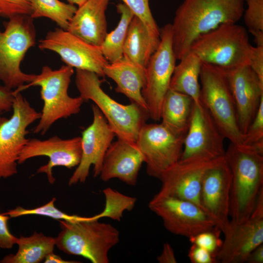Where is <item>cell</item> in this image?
I'll use <instances>...</instances> for the list:
<instances>
[{
	"instance_id": "1",
	"label": "cell",
	"mask_w": 263,
	"mask_h": 263,
	"mask_svg": "<svg viewBox=\"0 0 263 263\" xmlns=\"http://www.w3.org/2000/svg\"><path fill=\"white\" fill-rule=\"evenodd\" d=\"M245 0H184L171 24L173 50L177 59L190 51L198 37L223 24H233L243 16Z\"/></svg>"
},
{
	"instance_id": "2",
	"label": "cell",
	"mask_w": 263,
	"mask_h": 263,
	"mask_svg": "<svg viewBox=\"0 0 263 263\" xmlns=\"http://www.w3.org/2000/svg\"><path fill=\"white\" fill-rule=\"evenodd\" d=\"M224 158L232 175L230 221L241 223L249 218L263 189V152L253 146L230 142Z\"/></svg>"
},
{
	"instance_id": "3",
	"label": "cell",
	"mask_w": 263,
	"mask_h": 263,
	"mask_svg": "<svg viewBox=\"0 0 263 263\" xmlns=\"http://www.w3.org/2000/svg\"><path fill=\"white\" fill-rule=\"evenodd\" d=\"M75 83L84 101L92 100L98 108L118 139L136 143L149 113L136 104L123 105L108 95L101 87L99 76L94 73L76 69Z\"/></svg>"
},
{
	"instance_id": "4",
	"label": "cell",
	"mask_w": 263,
	"mask_h": 263,
	"mask_svg": "<svg viewBox=\"0 0 263 263\" xmlns=\"http://www.w3.org/2000/svg\"><path fill=\"white\" fill-rule=\"evenodd\" d=\"M74 73V68L66 65L56 70L44 66L40 73L35 75L30 82L13 91L14 93H18L32 86L40 88V98L43 106L39 122L33 131L34 133L43 135L58 120L80 112L83 99L80 96L72 97L68 94Z\"/></svg>"
},
{
	"instance_id": "5",
	"label": "cell",
	"mask_w": 263,
	"mask_h": 263,
	"mask_svg": "<svg viewBox=\"0 0 263 263\" xmlns=\"http://www.w3.org/2000/svg\"><path fill=\"white\" fill-rule=\"evenodd\" d=\"M98 220H59L61 230L55 238L56 245L67 254L81 256L93 263H109V252L119 243V232Z\"/></svg>"
},
{
	"instance_id": "6",
	"label": "cell",
	"mask_w": 263,
	"mask_h": 263,
	"mask_svg": "<svg viewBox=\"0 0 263 263\" xmlns=\"http://www.w3.org/2000/svg\"><path fill=\"white\" fill-rule=\"evenodd\" d=\"M8 19L4 30L0 31V81L12 90L30 82L35 75L23 72L20 64L35 45L36 33L30 16L19 15Z\"/></svg>"
},
{
	"instance_id": "7",
	"label": "cell",
	"mask_w": 263,
	"mask_h": 263,
	"mask_svg": "<svg viewBox=\"0 0 263 263\" xmlns=\"http://www.w3.org/2000/svg\"><path fill=\"white\" fill-rule=\"evenodd\" d=\"M251 47L248 31L244 26L223 24L198 37L190 51L203 62L228 70L248 65Z\"/></svg>"
},
{
	"instance_id": "8",
	"label": "cell",
	"mask_w": 263,
	"mask_h": 263,
	"mask_svg": "<svg viewBox=\"0 0 263 263\" xmlns=\"http://www.w3.org/2000/svg\"><path fill=\"white\" fill-rule=\"evenodd\" d=\"M200 100L225 137L235 144H243L244 135L237 120L233 97L224 70L202 62Z\"/></svg>"
},
{
	"instance_id": "9",
	"label": "cell",
	"mask_w": 263,
	"mask_h": 263,
	"mask_svg": "<svg viewBox=\"0 0 263 263\" xmlns=\"http://www.w3.org/2000/svg\"><path fill=\"white\" fill-rule=\"evenodd\" d=\"M13 93L11 116H0V180L17 173L19 155L29 139L27 128L40 117L20 92Z\"/></svg>"
},
{
	"instance_id": "10",
	"label": "cell",
	"mask_w": 263,
	"mask_h": 263,
	"mask_svg": "<svg viewBox=\"0 0 263 263\" xmlns=\"http://www.w3.org/2000/svg\"><path fill=\"white\" fill-rule=\"evenodd\" d=\"M160 33L159 45L146 67V82L142 91L149 116L155 121L161 120L162 104L169 89L177 59L172 48L171 24L165 25Z\"/></svg>"
},
{
	"instance_id": "11",
	"label": "cell",
	"mask_w": 263,
	"mask_h": 263,
	"mask_svg": "<svg viewBox=\"0 0 263 263\" xmlns=\"http://www.w3.org/2000/svg\"><path fill=\"white\" fill-rule=\"evenodd\" d=\"M185 137L174 134L162 123H146L142 126L136 144L144 156L149 176L159 179L164 171L179 160Z\"/></svg>"
},
{
	"instance_id": "12",
	"label": "cell",
	"mask_w": 263,
	"mask_h": 263,
	"mask_svg": "<svg viewBox=\"0 0 263 263\" xmlns=\"http://www.w3.org/2000/svg\"><path fill=\"white\" fill-rule=\"evenodd\" d=\"M225 138L207 110L201 103H194L179 161L206 162L222 157Z\"/></svg>"
},
{
	"instance_id": "13",
	"label": "cell",
	"mask_w": 263,
	"mask_h": 263,
	"mask_svg": "<svg viewBox=\"0 0 263 263\" xmlns=\"http://www.w3.org/2000/svg\"><path fill=\"white\" fill-rule=\"evenodd\" d=\"M40 50L57 54L66 65L104 76L103 69L109 62L101 46L90 44L66 30L56 28L39 41Z\"/></svg>"
},
{
	"instance_id": "14",
	"label": "cell",
	"mask_w": 263,
	"mask_h": 263,
	"mask_svg": "<svg viewBox=\"0 0 263 263\" xmlns=\"http://www.w3.org/2000/svg\"><path fill=\"white\" fill-rule=\"evenodd\" d=\"M148 207L161 218L166 229L175 235L189 239L216 227L201 207L188 201L154 195Z\"/></svg>"
},
{
	"instance_id": "15",
	"label": "cell",
	"mask_w": 263,
	"mask_h": 263,
	"mask_svg": "<svg viewBox=\"0 0 263 263\" xmlns=\"http://www.w3.org/2000/svg\"><path fill=\"white\" fill-rule=\"evenodd\" d=\"M232 175L224 156L205 172L201 187V208L223 233L230 220V194Z\"/></svg>"
},
{
	"instance_id": "16",
	"label": "cell",
	"mask_w": 263,
	"mask_h": 263,
	"mask_svg": "<svg viewBox=\"0 0 263 263\" xmlns=\"http://www.w3.org/2000/svg\"><path fill=\"white\" fill-rule=\"evenodd\" d=\"M93 121L82 132L81 158L78 165L70 178L69 186L84 183L89 176L90 169L94 166V176L99 175L107 150L115 135L107 120L94 104L92 105Z\"/></svg>"
},
{
	"instance_id": "17",
	"label": "cell",
	"mask_w": 263,
	"mask_h": 263,
	"mask_svg": "<svg viewBox=\"0 0 263 263\" xmlns=\"http://www.w3.org/2000/svg\"><path fill=\"white\" fill-rule=\"evenodd\" d=\"M82 155L81 137L63 139L55 135L48 139H29L19 155L18 163L21 164L33 157L46 156L48 162L40 166L38 173H46L50 184L56 180L53 169L57 166L68 169L77 167Z\"/></svg>"
},
{
	"instance_id": "18",
	"label": "cell",
	"mask_w": 263,
	"mask_h": 263,
	"mask_svg": "<svg viewBox=\"0 0 263 263\" xmlns=\"http://www.w3.org/2000/svg\"><path fill=\"white\" fill-rule=\"evenodd\" d=\"M224 70L234 101L238 125L244 135L263 99V84L247 64Z\"/></svg>"
},
{
	"instance_id": "19",
	"label": "cell",
	"mask_w": 263,
	"mask_h": 263,
	"mask_svg": "<svg viewBox=\"0 0 263 263\" xmlns=\"http://www.w3.org/2000/svg\"><path fill=\"white\" fill-rule=\"evenodd\" d=\"M218 159L206 162L179 160L161 175V187L155 195L188 201L201 208L200 193L204 175Z\"/></svg>"
},
{
	"instance_id": "20",
	"label": "cell",
	"mask_w": 263,
	"mask_h": 263,
	"mask_svg": "<svg viewBox=\"0 0 263 263\" xmlns=\"http://www.w3.org/2000/svg\"><path fill=\"white\" fill-rule=\"evenodd\" d=\"M225 238L216 255L218 263H246L250 253L263 244V215L252 213L241 223L230 221Z\"/></svg>"
},
{
	"instance_id": "21",
	"label": "cell",
	"mask_w": 263,
	"mask_h": 263,
	"mask_svg": "<svg viewBox=\"0 0 263 263\" xmlns=\"http://www.w3.org/2000/svg\"><path fill=\"white\" fill-rule=\"evenodd\" d=\"M143 163L144 156L136 143L118 139L107 150L99 175L104 182L117 178L135 186Z\"/></svg>"
},
{
	"instance_id": "22",
	"label": "cell",
	"mask_w": 263,
	"mask_h": 263,
	"mask_svg": "<svg viewBox=\"0 0 263 263\" xmlns=\"http://www.w3.org/2000/svg\"><path fill=\"white\" fill-rule=\"evenodd\" d=\"M108 3L109 0H88L77 8L66 30L101 46L108 33L106 11Z\"/></svg>"
},
{
	"instance_id": "23",
	"label": "cell",
	"mask_w": 263,
	"mask_h": 263,
	"mask_svg": "<svg viewBox=\"0 0 263 263\" xmlns=\"http://www.w3.org/2000/svg\"><path fill=\"white\" fill-rule=\"evenodd\" d=\"M103 72L105 76L115 82L117 93L124 94L132 103L149 113L142 94L146 82V68L123 56L114 62H109L105 66Z\"/></svg>"
},
{
	"instance_id": "24",
	"label": "cell",
	"mask_w": 263,
	"mask_h": 263,
	"mask_svg": "<svg viewBox=\"0 0 263 263\" xmlns=\"http://www.w3.org/2000/svg\"><path fill=\"white\" fill-rule=\"evenodd\" d=\"M194 104L190 96L169 89L162 104L161 123L174 134L186 136Z\"/></svg>"
},
{
	"instance_id": "25",
	"label": "cell",
	"mask_w": 263,
	"mask_h": 263,
	"mask_svg": "<svg viewBox=\"0 0 263 263\" xmlns=\"http://www.w3.org/2000/svg\"><path fill=\"white\" fill-rule=\"evenodd\" d=\"M176 65L171 78L169 89L190 96L196 104H201L199 78L202 61L189 51Z\"/></svg>"
},
{
	"instance_id": "26",
	"label": "cell",
	"mask_w": 263,
	"mask_h": 263,
	"mask_svg": "<svg viewBox=\"0 0 263 263\" xmlns=\"http://www.w3.org/2000/svg\"><path fill=\"white\" fill-rule=\"evenodd\" d=\"M157 48L144 24L134 16L129 26L123 56L146 68L150 57Z\"/></svg>"
},
{
	"instance_id": "27",
	"label": "cell",
	"mask_w": 263,
	"mask_h": 263,
	"mask_svg": "<svg viewBox=\"0 0 263 263\" xmlns=\"http://www.w3.org/2000/svg\"><path fill=\"white\" fill-rule=\"evenodd\" d=\"M19 246L15 254L3 257L1 263H38L53 252L56 245L55 238L46 236L42 233L35 232L31 236L18 238Z\"/></svg>"
},
{
	"instance_id": "28",
	"label": "cell",
	"mask_w": 263,
	"mask_h": 263,
	"mask_svg": "<svg viewBox=\"0 0 263 263\" xmlns=\"http://www.w3.org/2000/svg\"><path fill=\"white\" fill-rule=\"evenodd\" d=\"M120 19L115 28L107 33L101 48L102 53L109 63L114 62L123 56V49L129 24L134 17L131 10L123 3L116 5Z\"/></svg>"
},
{
	"instance_id": "29",
	"label": "cell",
	"mask_w": 263,
	"mask_h": 263,
	"mask_svg": "<svg viewBox=\"0 0 263 263\" xmlns=\"http://www.w3.org/2000/svg\"><path fill=\"white\" fill-rule=\"evenodd\" d=\"M34 19L47 18L55 22L59 28L67 30L77 7L59 0H30Z\"/></svg>"
},
{
	"instance_id": "30",
	"label": "cell",
	"mask_w": 263,
	"mask_h": 263,
	"mask_svg": "<svg viewBox=\"0 0 263 263\" xmlns=\"http://www.w3.org/2000/svg\"><path fill=\"white\" fill-rule=\"evenodd\" d=\"M56 201V199L53 198L46 204L34 208L27 209L21 207H17L14 209L8 210L4 212L3 214L9 216L11 218L24 215H36L48 217L58 221L63 220L71 222L86 221L93 219L99 220L101 218L99 214L92 217H83L77 215L68 214L55 207V202Z\"/></svg>"
},
{
	"instance_id": "31",
	"label": "cell",
	"mask_w": 263,
	"mask_h": 263,
	"mask_svg": "<svg viewBox=\"0 0 263 263\" xmlns=\"http://www.w3.org/2000/svg\"><path fill=\"white\" fill-rule=\"evenodd\" d=\"M106 199V204L103 210L107 217L120 221L123 212L131 211L134 207L136 198L125 195L110 188L103 191Z\"/></svg>"
},
{
	"instance_id": "32",
	"label": "cell",
	"mask_w": 263,
	"mask_h": 263,
	"mask_svg": "<svg viewBox=\"0 0 263 263\" xmlns=\"http://www.w3.org/2000/svg\"><path fill=\"white\" fill-rule=\"evenodd\" d=\"M146 27L152 41L158 47L160 33L151 12L149 0H121Z\"/></svg>"
},
{
	"instance_id": "33",
	"label": "cell",
	"mask_w": 263,
	"mask_h": 263,
	"mask_svg": "<svg viewBox=\"0 0 263 263\" xmlns=\"http://www.w3.org/2000/svg\"><path fill=\"white\" fill-rule=\"evenodd\" d=\"M243 144L253 146L263 152V99L255 117L244 135Z\"/></svg>"
},
{
	"instance_id": "34",
	"label": "cell",
	"mask_w": 263,
	"mask_h": 263,
	"mask_svg": "<svg viewBox=\"0 0 263 263\" xmlns=\"http://www.w3.org/2000/svg\"><path fill=\"white\" fill-rule=\"evenodd\" d=\"M247 7L244 19L248 31H263V0H245Z\"/></svg>"
},
{
	"instance_id": "35",
	"label": "cell",
	"mask_w": 263,
	"mask_h": 263,
	"mask_svg": "<svg viewBox=\"0 0 263 263\" xmlns=\"http://www.w3.org/2000/svg\"><path fill=\"white\" fill-rule=\"evenodd\" d=\"M221 230L216 227L212 230L202 232L189 238L192 244H195L216 255L220 248L223 241L220 239Z\"/></svg>"
},
{
	"instance_id": "36",
	"label": "cell",
	"mask_w": 263,
	"mask_h": 263,
	"mask_svg": "<svg viewBox=\"0 0 263 263\" xmlns=\"http://www.w3.org/2000/svg\"><path fill=\"white\" fill-rule=\"evenodd\" d=\"M32 7L30 0H0V15L7 19L19 15L30 16Z\"/></svg>"
},
{
	"instance_id": "37",
	"label": "cell",
	"mask_w": 263,
	"mask_h": 263,
	"mask_svg": "<svg viewBox=\"0 0 263 263\" xmlns=\"http://www.w3.org/2000/svg\"><path fill=\"white\" fill-rule=\"evenodd\" d=\"M9 216L0 213V248L6 249L11 248L17 243L18 237L13 235L8 227Z\"/></svg>"
},
{
	"instance_id": "38",
	"label": "cell",
	"mask_w": 263,
	"mask_h": 263,
	"mask_svg": "<svg viewBox=\"0 0 263 263\" xmlns=\"http://www.w3.org/2000/svg\"><path fill=\"white\" fill-rule=\"evenodd\" d=\"M248 65L263 84V46H252L251 48Z\"/></svg>"
},
{
	"instance_id": "39",
	"label": "cell",
	"mask_w": 263,
	"mask_h": 263,
	"mask_svg": "<svg viewBox=\"0 0 263 263\" xmlns=\"http://www.w3.org/2000/svg\"><path fill=\"white\" fill-rule=\"evenodd\" d=\"M192 263H217L215 256L204 248L192 244L188 255Z\"/></svg>"
},
{
	"instance_id": "40",
	"label": "cell",
	"mask_w": 263,
	"mask_h": 263,
	"mask_svg": "<svg viewBox=\"0 0 263 263\" xmlns=\"http://www.w3.org/2000/svg\"><path fill=\"white\" fill-rule=\"evenodd\" d=\"M13 91L3 85L0 86V113L7 112L12 109Z\"/></svg>"
},
{
	"instance_id": "41",
	"label": "cell",
	"mask_w": 263,
	"mask_h": 263,
	"mask_svg": "<svg viewBox=\"0 0 263 263\" xmlns=\"http://www.w3.org/2000/svg\"><path fill=\"white\" fill-rule=\"evenodd\" d=\"M157 260L159 263H177L174 250L169 243H166L164 244L162 251L157 257Z\"/></svg>"
},
{
	"instance_id": "42",
	"label": "cell",
	"mask_w": 263,
	"mask_h": 263,
	"mask_svg": "<svg viewBox=\"0 0 263 263\" xmlns=\"http://www.w3.org/2000/svg\"><path fill=\"white\" fill-rule=\"evenodd\" d=\"M246 263H263V244L257 246L250 253Z\"/></svg>"
},
{
	"instance_id": "43",
	"label": "cell",
	"mask_w": 263,
	"mask_h": 263,
	"mask_svg": "<svg viewBox=\"0 0 263 263\" xmlns=\"http://www.w3.org/2000/svg\"><path fill=\"white\" fill-rule=\"evenodd\" d=\"M45 263H77L75 261H66L63 260L61 257L55 254L53 252L48 254L44 259Z\"/></svg>"
},
{
	"instance_id": "44",
	"label": "cell",
	"mask_w": 263,
	"mask_h": 263,
	"mask_svg": "<svg viewBox=\"0 0 263 263\" xmlns=\"http://www.w3.org/2000/svg\"><path fill=\"white\" fill-rule=\"evenodd\" d=\"M254 37L256 46H263V31H256L250 33Z\"/></svg>"
},
{
	"instance_id": "45",
	"label": "cell",
	"mask_w": 263,
	"mask_h": 263,
	"mask_svg": "<svg viewBox=\"0 0 263 263\" xmlns=\"http://www.w3.org/2000/svg\"><path fill=\"white\" fill-rule=\"evenodd\" d=\"M69 3L73 4V5H77L78 7L81 6L83 3H84L86 1H87L88 0H67Z\"/></svg>"
},
{
	"instance_id": "46",
	"label": "cell",
	"mask_w": 263,
	"mask_h": 263,
	"mask_svg": "<svg viewBox=\"0 0 263 263\" xmlns=\"http://www.w3.org/2000/svg\"></svg>"
}]
</instances>
